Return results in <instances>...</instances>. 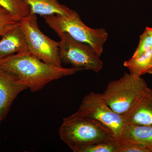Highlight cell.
<instances>
[{"instance_id": "6da1fadb", "label": "cell", "mask_w": 152, "mask_h": 152, "mask_svg": "<svg viewBox=\"0 0 152 152\" xmlns=\"http://www.w3.org/2000/svg\"><path fill=\"white\" fill-rule=\"evenodd\" d=\"M0 68L12 74L32 92L42 90L50 82L83 70L64 68L43 61L28 51L20 52L0 61Z\"/></svg>"}, {"instance_id": "7a4b0ae2", "label": "cell", "mask_w": 152, "mask_h": 152, "mask_svg": "<svg viewBox=\"0 0 152 152\" xmlns=\"http://www.w3.org/2000/svg\"><path fill=\"white\" fill-rule=\"evenodd\" d=\"M59 134L69 147L118 141L113 132L98 121L73 114L63 120Z\"/></svg>"}, {"instance_id": "3957f363", "label": "cell", "mask_w": 152, "mask_h": 152, "mask_svg": "<svg viewBox=\"0 0 152 152\" xmlns=\"http://www.w3.org/2000/svg\"><path fill=\"white\" fill-rule=\"evenodd\" d=\"M43 18L47 24L58 35L67 33L76 40L89 45L101 57L104 44L108 37L104 28L94 29L87 26L76 11L69 16L51 15L45 16Z\"/></svg>"}, {"instance_id": "277c9868", "label": "cell", "mask_w": 152, "mask_h": 152, "mask_svg": "<svg viewBox=\"0 0 152 152\" xmlns=\"http://www.w3.org/2000/svg\"><path fill=\"white\" fill-rule=\"evenodd\" d=\"M148 87L141 77L125 73L121 78L109 82L102 94L108 105L123 116L130 110Z\"/></svg>"}, {"instance_id": "5b68a950", "label": "cell", "mask_w": 152, "mask_h": 152, "mask_svg": "<svg viewBox=\"0 0 152 152\" xmlns=\"http://www.w3.org/2000/svg\"><path fill=\"white\" fill-rule=\"evenodd\" d=\"M20 25L29 53L45 62L62 66L58 42L53 40L41 32L38 26L37 15L30 14L23 18Z\"/></svg>"}, {"instance_id": "8992f818", "label": "cell", "mask_w": 152, "mask_h": 152, "mask_svg": "<svg viewBox=\"0 0 152 152\" xmlns=\"http://www.w3.org/2000/svg\"><path fill=\"white\" fill-rule=\"evenodd\" d=\"M58 35L61 39L58 46L62 63L70 64L72 67L96 73L102 69V61L91 46L76 40L67 33Z\"/></svg>"}, {"instance_id": "52a82bcc", "label": "cell", "mask_w": 152, "mask_h": 152, "mask_svg": "<svg viewBox=\"0 0 152 152\" xmlns=\"http://www.w3.org/2000/svg\"><path fill=\"white\" fill-rule=\"evenodd\" d=\"M73 115L98 121L110 129L118 141L121 139L126 124L123 116L108 105L102 94L94 92L85 96L78 110Z\"/></svg>"}, {"instance_id": "ba28073f", "label": "cell", "mask_w": 152, "mask_h": 152, "mask_svg": "<svg viewBox=\"0 0 152 152\" xmlns=\"http://www.w3.org/2000/svg\"><path fill=\"white\" fill-rule=\"evenodd\" d=\"M27 89L12 74L0 68V124L6 118L14 100Z\"/></svg>"}, {"instance_id": "9c48e42d", "label": "cell", "mask_w": 152, "mask_h": 152, "mask_svg": "<svg viewBox=\"0 0 152 152\" xmlns=\"http://www.w3.org/2000/svg\"><path fill=\"white\" fill-rule=\"evenodd\" d=\"M126 124L152 126V90L147 88L130 110L123 115Z\"/></svg>"}, {"instance_id": "30bf717a", "label": "cell", "mask_w": 152, "mask_h": 152, "mask_svg": "<svg viewBox=\"0 0 152 152\" xmlns=\"http://www.w3.org/2000/svg\"><path fill=\"white\" fill-rule=\"evenodd\" d=\"M0 39V61L15 53L28 51L20 22L5 33Z\"/></svg>"}, {"instance_id": "8fae6325", "label": "cell", "mask_w": 152, "mask_h": 152, "mask_svg": "<svg viewBox=\"0 0 152 152\" xmlns=\"http://www.w3.org/2000/svg\"><path fill=\"white\" fill-rule=\"evenodd\" d=\"M28 6L30 14L42 16L58 15L69 16L75 11L58 2V0H23Z\"/></svg>"}, {"instance_id": "7c38bea8", "label": "cell", "mask_w": 152, "mask_h": 152, "mask_svg": "<svg viewBox=\"0 0 152 152\" xmlns=\"http://www.w3.org/2000/svg\"><path fill=\"white\" fill-rule=\"evenodd\" d=\"M121 140L137 142L152 147V126L126 124Z\"/></svg>"}, {"instance_id": "4fadbf2b", "label": "cell", "mask_w": 152, "mask_h": 152, "mask_svg": "<svg viewBox=\"0 0 152 152\" xmlns=\"http://www.w3.org/2000/svg\"><path fill=\"white\" fill-rule=\"evenodd\" d=\"M152 49L137 58H132L125 61L124 65L130 74L141 77L146 74H152Z\"/></svg>"}, {"instance_id": "5bb4252c", "label": "cell", "mask_w": 152, "mask_h": 152, "mask_svg": "<svg viewBox=\"0 0 152 152\" xmlns=\"http://www.w3.org/2000/svg\"><path fill=\"white\" fill-rule=\"evenodd\" d=\"M118 141L69 147L74 152H119Z\"/></svg>"}, {"instance_id": "9a60e30c", "label": "cell", "mask_w": 152, "mask_h": 152, "mask_svg": "<svg viewBox=\"0 0 152 152\" xmlns=\"http://www.w3.org/2000/svg\"><path fill=\"white\" fill-rule=\"evenodd\" d=\"M0 6L20 20L30 14L29 8L23 0H0Z\"/></svg>"}, {"instance_id": "2e32d148", "label": "cell", "mask_w": 152, "mask_h": 152, "mask_svg": "<svg viewBox=\"0 0 152 152\" xmlns=\"http://www.w3.org/2000/svg\"><path fill=\"white\" fill-rule=\"evenodd\" d=\"M21 20L14 16L0 6V38L8 31L16 26Z\"/></svg>"}, {"instance_id": "e0dca14e", "label": "cell", "mask_w": 152, "mask_h": 152, "mask_svg": "<svg viewBox=\"0 0 152 152\" xmlns=\"http://www.w3.org/2000/svg\"><path fill=\"white\" fill-rule=\"evenodd\" d=\"M119 152H152V147L137 142L121 140L118 141Z\"/></svg>"}, {"instance_id": "ac0fdd59", "label": "cell", "mask_w": 152, "mask_h": 152, "mask_svg": "<svg viewBox=\"0 0 152 152\" xmlns=\"http://www.w3.org/2000/svg\"><path fill=\"white\" fill-rule=\"evenodd\" d=\"M152 49V35L149 31L145 28V31L140 37L137 48L132 58H137Z\"/></svg>"}, {"instance_id": "d6986e66", "label": "cell", "mask_w": 152, "mask_h": 152, "mask_svg": "<svg viewBox=\"0 0 152 152\" xmlns=\"http://www.w3.org/2000/svg\"><path fill=\"white\" fill-rule=\"evenodd\" d=\"M151 30V31H152V28H149Z\"/></svg>"}, {"instance_id": "ffe728a7", "label": "cell", "mask_w": 152, "mask_h": 152, "mask_svg": "<svg viewBox=\"0 0 152 152\" xmlns=\"http://www.w3.org/2000/svg\"></svg>"}]
</instances>
